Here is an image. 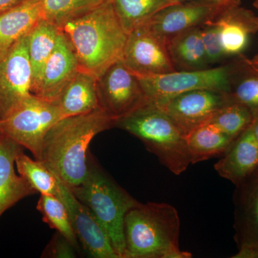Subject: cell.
<instances>
[{
  "label": "cell",
  "mask_w": 258,
  "mask_h": 258,
  "mask_svg": "<svg viewBox=\"0 0 258 258\" xmlns=\"http://www.w3.org/2000/svg\"><path fill=\"white\" fill-rule=\"evenodd\" d=\"M42 19L40 0H25L0 13V60Z\"/></svg>",
  "instance_id": "19"
},
{
  "label": "cell",
  "mask_w": 258,
  "mask_h": 258,
  "mask_svg": "<svg viewBox=\"0 0 258 258\" xmlns=\"http://www.w3.org/2000/svg\"><path fill=\"white\" fill-rule=\"evenodd\" d=\"M121 60L139 76L169 74L177 71L171 62L167 40L147 25L128 34Z\"/></svg>",
  "instance_id": "9"
},
{
  "label": "cell",
  "mask_w": 258,
  "mask_h": 258,
  "mask_svg": "<svg viewBox=\"0 0 258 258\" xmlns=\"http://www.w3.org/2000/svg\"><path fill=\"white\" fill-rule=\"evenodd\" d=\"M23 148L4 135L0 137V217L20 200L36 194L28 181L15 172V160Z\"/></svg>",
  "instance_id": "18"
},
{
  "label": "cell",
  "mask_w": 258,
  "mask_h": 258,
  "mask_svg": "<svg viewBox=\"0 0 258 258\" xmlns=\"http://www.w3.org/2000/svg\"><path fill=\"white\" fill-rule=\"evenodd\" d=\"M78 251L63 235L57 232L45 247L41 257L74 258L77 257Z\"/></svg>",
  "instance_id": "31"
},
{
  "label": "cell",
  "mask_w": 258,
  "mask_h": 258,
  "mask_svg": "<svg viewBox=\"0 0 258 258\" xmlns=\"http://www.w3.org/2000/svg\"><path fill=\"white\" fill-rule=\"evenodd\" d=\"M3 135V134H2L1 133H0V137H1V136Z\"/></svg>",
  "instance_id": "37"
},
{
  "label": "cell",
  "mask_w": 258,
  "mask_h": 258,
  "mask_svg": "<svg viewBox=\"0 0 258 258\" xmlns=\"http://www.w3.org/2000/svg\"><path fill=\"white\" fill-rule=\"evenodd\" d=\"M122 27L127 34L146 25L159 11L176 4L174 0H111Z\"/></svg>",
  "instance_id": "25"
},
{
  "label": "cell",
  "mask_w": 258,
  "mask_h": 258,
  "mask_svg": "<svg viewBox=\"0 0 258 258\" xmlns=\"http://www.w3.org/2000/svg\"><path fill=\"white\" fill-rule=\"evenodd\" d=\"M227 93L199 89L180 93L157 106L169 115L185 137L211 120L228 103Z\"/></svg>",
  "instance_id": "10"
},
{
  "label": "cell",
  "mask_w": 258,
  "mask_h": 258,
  "mask_svg": "<svg viewBox=\"0 0 258 258\" xmlns=\"http://www.w3.org/2000/svg\"><path fill=\"white\" fill-rule=\"evenodd\" d=\"M115 127L142 141L147 150L175 175L191 164L186 139L165 112L149 103L119 118Z\"/></svg>",
  "instance_id": "5"
},
{
  "label": "cell",
  "mask_w": 258,
  "mask_h": 258,
  "mask_svg": "<svg viewBox=\"0 0 258 258\" xmlns=\"http://www.w3.org/2000/svg\"><path fill=\"white\" fill-rule=\"evenodd\" d=\"M57 178L58 191L56 196L69 210L70 218L78 241L91 257L119 258L106 231L91 210L79 201L71 190Z\"/></svg>",
  "instance_id": "12"
},
{
  "label": "cell",
  "mask_w": 258,
  "mask_h": 258,
  "mask_svg": "<svg viewBox=\"0 0 258 258\" xmlns=\"http://www.w3.org/2000/svg\"><path fill=\"white\" fill-rule=\"evenodd\" d=\"M201 32L209 64L217 63L225 58L218 28L215 20L201 26Z\"/></svg>",
  "instance_id": "30"
},
{
  "label": "cell",
  "mask_w": 258,
  "mask_h": 258,
  "mask_svg": "<svg viewBox=\"0 0 258 258\" xmlns=\"http://www.w3.org/2000/svg\"><path fill=\"white\" fill-rule=\"evenodd\" d=\"M210 0H190L170 5L155 15L146 25L167 40L174 34L201 27L216 20L229 7Z\"/></svg>",
  "instance_id": "13"
},
{
  "label": "cell",
  "mask_w": 258,
  "mask_h": 258,
  "mask_svg": "<svg viewBox=\"0 0 258 258\" xmlns=\"http://www.w3.org/2000/svg\"><path fill=\"white\" fill-rule=\"evenodd\" d=\"M186 139L191 164L223 154L234 141L211 122L195 129Z\"/></svg>",
  "instance_id": "24"
},
{
  "label": "cell",
  "mask_w": 258,
  "mask_h": 258,
  "mask_svg": "<svg viewBox=\"0 0 258 258\" xmlns=\"http://www.w3.org/2000/svg\"><path fill=\"white\" fill-rule=\"evenodd\" d=\"M251 62L258 69V54L254 56L253 58L250 59Z\"/></svg>",
  "instance_id": "35"
},
{
  "label": "cell",
  "mask_w": 258,
  "mask_h": 258,
  "mask_svg": "<svg viewBox=\"0 0 258 258\" xmlns=\"http://www.w3.org/2000/svg\"><path fill=\"white\" fill-rule=\"evenodd\" d=\"M61 118L57 101L32 94L0 120V133L28 149L38 160L45 136Z\"/></svg>",
  "instance_id": "6"
},
{
  "label": "cell",
  "mask_w": 258,
  "mask_h": 258,
  "mask_svg": "<svg viewBox=\"0 0 258 258\" xmlns=\"http://www.w3.org/2000/svg\"><path fill=\"white\" fill-rule=\"evenodd\" d=\"M60 29L42 19L28 34L29 59L32 69V92L38 83L42 69L58 42Z\"/></svg>",
  "instance_id": "23"
},
{
  "label": "cell",
  "mask_w": 258,
  "mask_h": 258,
  "mask_svg": "<svg viewBox=\"0 0 258 258\" xmlns=\"http://www.w3.org/2000/svg\"><path fill=\"white\" fill-rule=\"evenodd\" d=\"M79 71L74 50L61 31L58 42L45 62L32 93L46 101H57Z\"/></svg>",
  "instance_id": "15"
},
{
  "label": "cell",
  "mask_w": 258,
  "mask_h": 258,
  "mask_svg": "<svg viewBox=\"0 0 258 258\" xmlns=\"http://www.w3.org/2000/svg\"><path fill=\"white\" fill-rule=\"evenodd\" d=\"M210 122L235 140L253 122V117L245 106L229 101L218 110Z\"/></svg>",
  "instance_id": "29"
},
{
  "label": "cell",
  "mask_w": 258,
  "mask_h": 258,
  "mask_svg": "<svg viewBox=\"0 0 258 258\" xmlns=\"http://www.w3.org/2000/svg\"><path fill=\"white\" fill-rule=\"evenodd\" d=\"M111 0H40L42 18L60 28Z\"/></svg>",
  "instance_id": "26"
},
{
  "label": "cell",
  "mask_w": 258,
  "mask_h": 258,
  "mask_svg": "<svg viewBox=\"0 0 258 258\" xmlns=\"http://www.w3.org/2000/svg\"><path fill=\"white\" fill-rule=\"evenodd\" d=\"M176 3H182V2L190 1V0H174ZM210 1L216 2L227 5H240L241 0H210Z\"/></svg>",
  "instance_id": "33"
},
{
  "label": "cell",
  "mask_w": 258,
  "mask_h": 258,
  "mask_svg": "<svg viewBox=\"0 0 258 258\" xmlns=\"http://www.w3.org/2000/svg\"><path fill=\"white\" fill-rule=\"evenodd\" d=\"M235 239L238 252L233 258H258V171L236 186Z\"/></svg>",
  "instance_id": "14"
},
{
  "label": "cell",
  "mask_w": 258,
  "mask_h": 258,
  "mask_svg": "<svg viewBox=\"0 0 258 258\" xmlns=\"http://www.w3.org/2000/svg\"><path fill=\"white\" fill-rule=\"evenodd\" d=\"M60 29L74 50L80 70L97 79L122 58L128 34L111 2L68 22Z\"/></svg>",
  "instance_id": "2"
},
{
  "label": "cell",
  "mask_w": 258,
  "mask_h": 258,
  "mask_svg": "<svg viewBox=\"0 0 258 258\" xmlns=\"http://www.w3.org/2000/svg\"><path fill=\"white\" fill-rule=\"evenodd\" d=\"M19 174L40 195H57L58 184L56 176L41 161L32 159L22 151L15 160Z\"/></svg>",
  "instance_id": "28"
},
{
  "label": "cell",
  "mask_w": 258,
  "mask_h": 258,
  "mask_svg": "<svg viewBox=\"0 0 258 258\" xmlns=\"http://www.w3.org/2000/svg\"><path fill=\"white\" fill-rule=\"evenodd\" d=\"M25 0H0V13L14 8Z\"/></svg>",
  "instance_id": "32"
},
{
  "label": "cell",
  "mask_w": 258,
  "mask_h": 258,
  "mask_svg": "<svg viewBox=\"0 0 258 258\" xmlns=\"http://www.w3.org/2000/svg\"><path fill=\"white\" fill-rule=\"evenodd\" d=\"M70 189L101 224L118 257L124 258L125 217L140 203L108 176L91 154L86 179Z\"/></svg>",
  "instance_id": "4"
},
{
  "label": "cell",
  "mask_w": 258,
  "mask_h": 258,
  "mask_svg": "<svg viewBox=\"0 0 258 258\" xmlns=\"http://www.w3.org/2000/svg\"><path fill=\"white\" fill-rule=\"evenodd\" d=\"M232 62L229 101L240 103L250 112L254 120L258 119V69L250 59L241 55Z\"/></svg>",
  "instance_id": "22"
},
{
  "label": "cell",
  "mask_w": 258,
  "mask_h": 258,
  "mask_svg": "<svg viewBox=\"0 0 258 258\" xmlns=\"http://www.w3.org/2000/svg\"><path fill=\"white\" fill-rule=\"evenodd\" d=\"M171 62L177 71L208 69V57L202 37L201 27L186 29L167 38Z\"/></svg>",
  "instance_id": "21"
},
{
  "label": "cell",
  "mask_w": 258,
  "mask_h": 258,
  "mask_svg": "<svg viewBox=\"0 0 258 258\" xmlns=\"http://www.w3.org/2000/svg\"><path fill=\"white\" fill-rule=\"evenodd\" d=\"M32 94L27 35L0 60V120Z\"/></svg>",
  "instance_id": "11"
},
{
  "label": "cell",
  "mask_w": 258,
  "mask_h": 258,
  "mask_svg": "<svg viewBox=\"0 0 258 258\" xmlns=\"http://www.w3.org/2000/svg\"><path fill=\"white\" fill-rule=\"evenodd\" d=\"M57 103L62 118L86 114L101 108L96 76L80 70L61 94Z\"/></svg>",
  "instance_id": "20"
},
{
  "label": "cell",
  "mask_w": 258,
  "mask_h": 258,
  "mask_svg": "<svg viewBox=\"0 0 258 258\" xmlns=\"http://www.w3.org/2000/svg\"><path fill=\"white\" fill-rule=\"evenodd\" d=\"M37 209L44 222L64 236L79 250V242L71 224L69 210L56 195H40Z\"/></svg>",
  "instance_id": "27"
},
{
  "label": "cell",
  "mask_w": 258,
  "mask_h": 258,
  "mask_svg": "<svg viewBox=\"0 0 258 258\" xmlns=\"http://www.w3.org/2000/svg\"><path fill=\"white\" fill-rule=\"evenodd\" d=\"M180 219L167 203H139L125 217L124 258H189L179 248Z\"/></svg>",
  "instance_id": "3"
},
{
  "label": "cell",
  "mask_w": 258,
  "mask_h": 258,
  "mask_svg": "<svg viewBox=\"0 0 258 258\" xmlns=\"http://www.w3.org/2000/svg\"><path fill=\"white\" fill-rule=\"evenodd\" d=\"M223 157L215 164L224 179L238 186L258 171V145L252 124L231 143Z\"/></svg>",
  "instance_id": "16"
},
{
  "label": "cell",
  "mask_w": 258,
  "mask_h": 258,
  "mask_svg": "<svg viewBox=\"0 0 258 258\" xmlns=\"http://www.w3.org/2000/svg\"><path fill=\"white\" fill-rule=\"evenodd\" d=\"M100 106L115 120L149 103L142 84L123 61H117L97 79Z\"/></svg>",
  "instance_id": "8"
},
{
  "label": "cell",
  "mask_w": 258,
  "mask_h": 258,
  "mask_svg": "<svg viewBox=\"0 0 258 258\" xmlns=\"http://www.w3.org/2000/svg\"><path fill=\"white\" fill-rule=\"evenodd\" d=\"M253 6L256 10H258V0H254L253 3Z\"/></svg>",
  "instance_id": "36"
},
{
  "label": "cell",
  "mask_w": 258,
  "mask_h": 258,
  "mask_svg": "<svg viewBox=\"0 0 258 258\" xmlns=\"http://www.w3.org/2000/svg\"><path fill=\"white\" fill-rule=\"evenodd\" d=\"M116 120L103 108L61 118L47 132L38 160L69 189L82 184L88 171L90 144Z\"/></svg>",
  "instance_id": "1"
},
{
  "label": "cell",
  "mask_w": 258,
  "mask_h": 258,
  "mask_svg": "<svg viewBox=\"0 0 258 258\" xmlns=\"http://www.w3.org/2000/svg\"><path fill=\"white\" fill-rule=\"evenodd\" d=\"M252 128L253 131L254 137H255L256 142L258 145V119L254 120L252 123Z\"/></svg>",
  "instance_id": "34"
},
{
  "label": "cell",
  "mask_w": 258,
  "mask_h": 258,
  "mask_svg": "<svg viewBox=\"0 0 258 258\" xmlns=\"http://www.w3.org/2000/svg\"><path fill=\"white\" fill-rule=\"evenodd\" d=\"M232 66V62L198 71H176L169 74L137 76L149 103L159 106L176 95L194 90L228 92Z\"/></svg>",
  "instance_id": "7"
},
{
  "label": "cell",
  "mask_w": 258,
  "mask_h": 258,
  "mask_svg": "<svg viewBox=\"0 0 258 258\" xmlns=\"http://www.w3.org/2000/svg\"><path fill=\"white\" fill-rule=\"evenodd\" d=\"M226 57L238 56L258 32V16L240 5L229 7L215 20Z\"/></svg>",
  "instance_id": "17"
}]
</instances>
